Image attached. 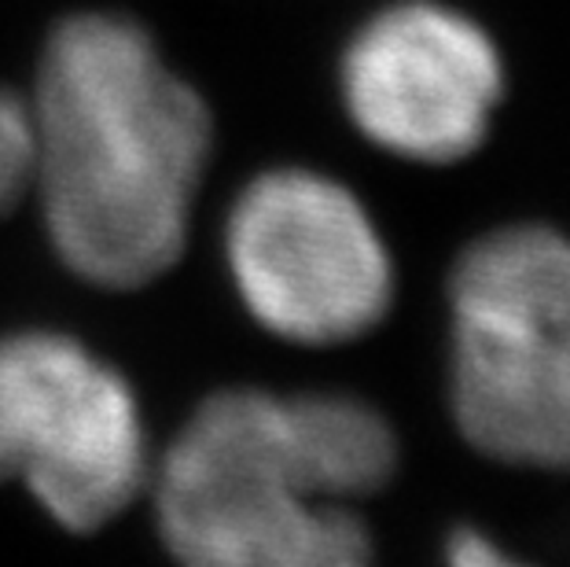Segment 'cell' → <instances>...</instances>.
Returning <instances> with one entry per match:
<instances>
[{
    "label": "cell",
    "instance_id": "6da1fadb",
    "mask_svg": "<svg viewBox=\"0 0 570 567\" xmlns=\"http://www.w3.org/2000/svg\"><path fill=\"white\" fill-rule=\"evenodd\" d=\"M30 199L56 258L107 292L180 262L217 148V115L148 22L75 8L45 30L22 86Z\"/></svg>",
    "mask_w": 570,
    "mask_h": 567
},
{
    "label": "cell",
    "instance_id": "7a4b0ae2",
    "mask_svg": "<svg viewBox=\"0 0 570 567\" xmlns=\"http://www.w3.org/2000/svg\"><path fill=\"white\" fill-rule=\"evenodd\" d=\"M155 516L180 567H372L354 505L324 487L295 394L217 391L155 468Z\"/></svg>",
    "mask_w": 570,
    "mask_h": 567
},
{
    "label": "cell",
    "instance_id": "3957f363",
    "mask_svg": "<svg viewBox=\"0 0 570 567\" xmlns=\"http://www.w3.org/2000/svg\"><path fill=\"white\" fill-rule=\"evenodd\" d=\"M449 409L479 453L570 476V239L479 236L449 276Z\"/></svg>",
    "mask_w": 570,
    "mask_h": 567
},
{
    "label": "cell",
    "instance_id": "277c9868",
    "mask_svg": "<svg viewBox=\"0 0 570 567\" xmlns=\"http://www.w3.org/2000/svg\"><path fill=\"white\" fill-rule=\"evenodd\" d=\"M222 239L239 303L281 340H357L394 299L380 225L343 180L313 166H269L247 177Z\"/></svg>",
    "mask_w": 570,
    "mask_h": 567
},
{
    "label": "cell",
    "instance_id": "5b68a950",
    "mask_svg": "<svg viewBox=\"0 0 570 567\" xmlns=\"http://www.w3.org/2000/svg\"><path fill=\"white\" fill-rule=\"evenodd\" d=\"M148 476V431L122 372L70 335L0 340V482L19 479L52 520L96 530Z\"/></svg>",
    "mask_w": 570,
    "mask_h": 567
},
{
    "label": "cell",
    "instance_id": "8992f818",
    "mask_svg": "<svg viewBox=\"0 0 570 567\" xmlns=\"http://www.w3.org/2000/svg\"><path fill=\"white\" fill-rule=\"evenodd\" d=\"M343 115L394 159L445 166L490 137L504 63L487 30L442 0H391L338 52Z\"/></svg>",
    "mask_w": 570,
    "mask_h": 567
},
{
    "label": "cell",
    "instance_id": "52a82bcc",
    "mask_svg": "<svg viewBox=\"0 0 570 567\" xmlns=\"http://www.w3.org/2000/svg\"><path fill=\"white\" fill-rule=\"evenodd\" d=\"M33 126L27 92L0 81V218L30 199Z\"/></svg>",
    "mask_w": 570,
    "mask_h": 567
},
{
    "label": "cell",
    "instance_id": "ba28073f",
    "mask_svg": "<svg viewBox=\"0 0 570 567\" xmlns=\"http://www.w3.org/2000/svg\"><path fill=\"white\" fill-rule=\"evenodd\" d=\"M445 567H533V564L512 557V553L497 546L493 538L464 527V530H456V535L449 538Z\"/></svg>",
    "mask_w": 570,
    "mask_h": 567
}]
</instances>
